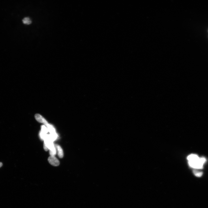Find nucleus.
Wrapping results in <instances>:
<instances>
[{"label":"nucleus","instance_id":"1","mask_svg":"<svg viewBox=\"0 0 208 208\" xmlns=\"http://www.w3.org/2000/svg\"><path fill=\"white\" fill-rule=\"evenodd\" d=\"M205 158L202 157L199 158L198 160L188 162L191 168L196 169H202L203 164L205 162Z\"/></svg>","mask_w":208,"mask_h":208},{"label":"nucleus","instance_id":"2","mask_svg":"<svg viewBox=\"0 0 208 208\" xmlns=\"http://www.w3.org/2000/svg\"><path fill=\"white\" fill-rule=\"evenodd\" d=\"M48 160L49 162L53 166H59L60 164L59 160L55 156H50L48 159Z\"/></svg>","mask_w":208,"mask_h":208},{"label":"nucleus","instance_id":"3","mask_svg":"<svg viewBox=\"0 0 208 208\" xmlns=\"http://www.w3.org/2000/svg\"><path fill=\"white\" fill-rule=\"evenodd\" d=\"M35 118L36 120L38 122L43 124L46 127L48 125L49 123L41 115L37 114L35 115Z\"/></svg>","mask_w":208,"mask_h":208},{"label":"nucleus","instance_id":"4","mask_svg":"<svg viewBox=\"0 0 208 208\" xmlns=\"http://www.w3.org/2000/svg\"><path fill=\"white\" fill-rule=\"evenodd\" d=\"M55 147L57 151L58 155L60 158H63L64 156V153L63 149L60 145L58 144H56Z\"/></svg>","mask_w":208,"mask_h":208},{"label":"nucleus","instance_id":"5","mask_svg":"<svg viewBox=\"0 0 208 208\" xmlns=\"http://www.w3.org/2000/svg\"><path fill=\"white\" fill-rule=\"evenodd\" d=\"M199 158L196 154H192L189 156L187 157V159L189 161H193L198 160Z\"/></svg>","mask_w":208,"mask_h":208},{"label":"nucleus","instance_id":"6","mask_svg":"<svg viewBox=\"0 0 208 208\" xmlns=\"http://www.w3.org/2000/svg\"><path fill=\"white\" fill-rule=\"evenodd\" d=\"M48 129V132L50 133V134H53L56 133L55 128L53 126L50 124H48L47 126Z\"/></svg>","mask_w":208,"mask_h":208},{"label":"nucleus","instance_id":"7","mask_svg":"<svg viewBox=\"0 0 208 208\" xmlns=\"http://www.w3.org/2000/svg\"><path fill=\"white\" fill-rule=\"evenodd\" d=\"M22 21L24 24L27 25L30 24L32 23L31 19L28 17H26V18L23 19L22 20Z\"/></svg>","mask_w":208,"mask_h":208},{"label":"nucleus","instance_id":"8","mask_svg":"<svg viewBox=\"0 0 208 208\" xmlns=\"http://www.w3.org/2000/svg\"><path fill=\"white\" fill-rule=\"evenodd\" d=\"M41 131L44 134H47L48 132V128L46 127L44 125H42L41 126Z\"/></svg>","mask_w":208,"mask_h":208},{"label":"nucleus","instance_id":"9","mask_svg":"<svg viewBox=\"0 0 208 208\" xmlns=\"http://www.w3.org/2000/svg\"><path fill=\"white\" fill-rule=\"evenodd\" d=\"M194 173L195 176L197 177H200L202 176L203 175V173L201 172H199L197 171H194Z\"/></svg>","mask_w":208,"mask_h":208},{"label":"nucleus","instance_id":"10","mask_svg":"<svg viewBox=\"0 0 208 208\" xmlns=\"http://www.w3.org/2000/svg\"><path fill=\"white\" fill-rule=\"evenodd\" d=\"M39 135L40 138L42 140L44 141L45 139L46 138L47 134H44V133L42 132L41 131H40V132Z\"/></svg>","mask_w":208,"mask_h":208},{"label":"nucleus","instance_id":"11","mask_svg":"<svg viewBox=\"0 0 208 208\" xmlns=\"http://www.w3.org/2000/svg\"><path fill=\"white\" fill-rule=\"evenodd\" d=\"M57 154L56 149L53 150H50V156H55Z\"/></svg>","mask_w":208,"mask_h":208},{"label":"nucleus","instance_id":"12","mask_svg":"<svg viewBox=\"0 0 208 208\" xmlns=\"http://www.w3.org/2000/svg\"><path fill=\"white\" fill-rule=\"evenodd\" d=\"M44 148L45 150L46 151H48L49 150L48 148L47 147V146L44 143Z\"/></svg>","mask_w":208,"mask_h":208},{"label":"nucleus","instance_id":"13","mask_svg":"<svg viewBox=\"0 0 208 208\" xmlns=\"http://www.w3.org/2000/svg\"><path fill=\"white\" fill-rule=\"evenodd\" d=\"M3 164L1 162H0V168H1V167L3 166Z\"/></svg>","mask_w":208,"mask_h":208}]
</instances>
